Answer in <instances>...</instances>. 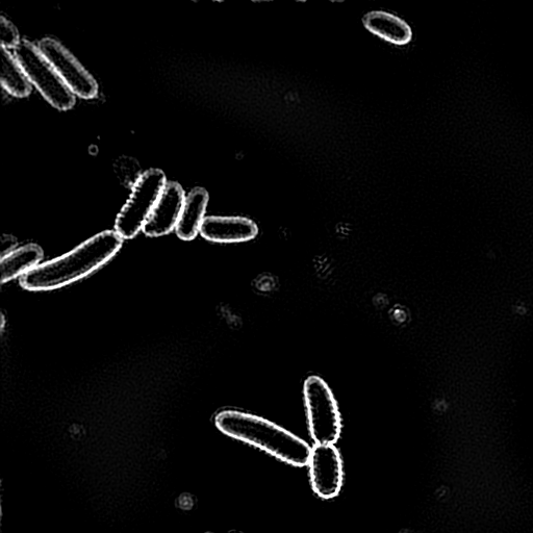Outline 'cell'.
I'll use <instances>...</instances> for the list:
<instances>
[{
	"label": "cell",
	"mask_w": 533,
	"mask_h": 533,
	"mask_svg": "<svg viewBox=\"0 0 533 533\" xmlns=\"http://www.w3.org/2000/svg\"><path fill=\"white\" fill-rule=\"evenodd\" d=\"M123 239L115 231L99 233L66 255L40 264L20 279L23 289L48 292L70 286L95 273L112 261Z\"/></svg>",
	"instance_id": "obj_1"
},
{
	"label": "cell",
	"mask_w": 533,
	"mask_h": 533,
	"mask_svg": "<svg viewBox=\"0 0 533 533\" xmlns=\"http://www.w3.org/2000/svg\"><path fill=\"white\" fill-rule=\"evenodd\" d=\"M215 424L224 435L255 446L289 465H309L312 448L289 430L249 413L228 410L216 416Z\"/></svg>",
	"instance_id": "obj_2"
},
{
	"label": "cell",
	"mask_w": 533,
	"mask_h": 533,
	"mask_svg": "<svg viewBox=\"0 0 533 533\" xmlns=\"http://www.w3.org/2000/svg\"><path fill=\"white\" fill-rule=\"evenodd\" d=\"M167 183L165 173L156 168L149 169L138 177L130 198L115 222V232L123 240L133 239L144 231Z\"/></svg>",
	"instance_id": "obj_3"
},
{
	"label": "cell",
	"mask_w": 533,
	"mask_h": 533,
	"mask_svg": "<svg viewBox=\"0 0 533 533\" xmlns=\"http://www.w3.org/2000/svg\"><path fill=\"white\" fill-rule=\"evenodd\" d=\"M14 56L32 86L37 88L48 104L59 111H68L74 107V94L67 88L37 45L28 40H21L14 49Z\"/></svg>",
	"instance_id": "obj_4"
},
{
	"label": "cell",
	"mask_w": 533,
	"mask_h": 533,
	"mask_svg": "<svg viewBox=\"0 0 533 533\" xmlns=\"http://www.w3.org/2000/svg\"><path fill=\"white\" fill-rule=\"evenodd\" d=\"M303 388L312 438L316 444L335 445L342 433V418L332 389L315 375Z\"/></svg>",
	"instance_id": "obj_5"
},
{
	"label": "cell",
	"mask_w": 533,
	"mask_h": 533,
	"mask_svg": "<svg viewBox=\"0 0 533 533\" xmlns=\"http://www.w3.org/2000/svg\"><path fill=\"white\" fill-rule=\"evenodd\" d=\"M38 47L74 96L93 99L98 95V84L92 74L61 42L53 38H44Z\"/></svg>",
	"instance_id": "obj_6"
},
{
	"label": "cell",
	"mask_w": 533,
	"mask_h": 533,
	"mask_svg": "<svg viewBox=\"0 0 533 533\" xmlns=\"http://www.w3.org/2000/svg\"><path fill=\"white\" fill-rule=\"evenodd\" d=\"M309 465L314 492L322 499L336 498L343 486V462L337 447L316 444Z\"/></svg>",
	"instance_id": "obj_7"
},
{
	"label": "cell",
	"mask_w": 533,
	"mask_h": 533,
	"mask_svg": "<svg viewBox=\"0 0 533 533\" xmlns=\"http://www.w3.org/2000/svg\"><path fill=\"white\" fill-rule=\"evenodd\" d=\"M186 200L185 192L179 183L168 182L145 227L147 237L159 238L176 231Z\"/></svg>",
	"instance_id": "obj_8"
},
{
	"label": "cell",
	"mask_w": 533,
	"mask_h": 533,
	"mask_svg": "<svg viewBox=\"0 0 533 533\" xmlns=\"http://www.w3.org/2000/svg\"><path fill=\"white\" fill-rule=\"evenodd\" d=\"M200 235L214 243H243L257 238L259 227L255 221L245 217L209 216L203 221Z\"/></svg>",
	"instance_id": "obj_9"
},
{
	"label": "cell",
	"mask_w": 533,
	"mask_h": 533,
	"mask_svg": "<svg viewBox=\"0 0 533 533\" xmlns=\"http://www.w3.org/2000/svg\"><path fill=\"white\" fill-rule=\"evenodd\" d=\"M365 29L374 36L397 46L409 44L413 31L408 22L386 11H371L363 17Z\"/></svg>",
	"instance_id": "obj_10"
},
{
	"label": "cell",
	"mask_w": 533,
	"mask_h": 533,
	"mask_svg": "<svg viewBox=\"0 0 533 533\" xmlns=\"http://www.w3.org/2000/svg\"><path fill=\"white\" fill-rule=\"evenodd\" d=\"M209 193L206 189L197 187L186 196L183 212L176 234L184 241H191L200 234L201 226L205 221L209 205Z\"/></svg>",
	"instance_id": "obj_11"
},
{
	"label": "cell",
	"mask_w": 533,
	"mask_h": 533,
	"mask_svg": "<svg viewBox=\"0 0 533 533\" xmlns=\"http://www.w3.org/2000/svg\"><path fill=\"white\" fill-rule=\"evenodd\" d=\"M43 250L36 244L16 248L2 258V284L5 285L22 277L40 265Z\"/></svg>",
	"instance_id": "obj_12"
},
{
	"label": "cell",
	"mask_w": 533,
	"mask_h": 533,
	"mask_svg": "<svg viewBox=\"0 0 533 533\" xmlns=\"http://www.w3.org/2000/svg\"><path fill=\"white\" fill-rule=\"evenodd\" d=\"M0 66L3 88L15 97H28L32 92V84L11 50H0Z\"/></svg>",
	"instance_id": "obj_13"
},
{
	"label": "cell",
	"mask_w": 533,
	"mask_h": 533,
	"mask_svg": "<svg viewBox=\"0 0 533 533\" xmlns=\"http://www.w3.org/2000/svg\"><path fill=\"white\" fill-rule=\"evenodd\" d=\"M20 42L15 25L5 16L0 17V44H2V48L14 50Z\"/></svg>",
	"instance_id": "obj_14"
}]
</instances>
